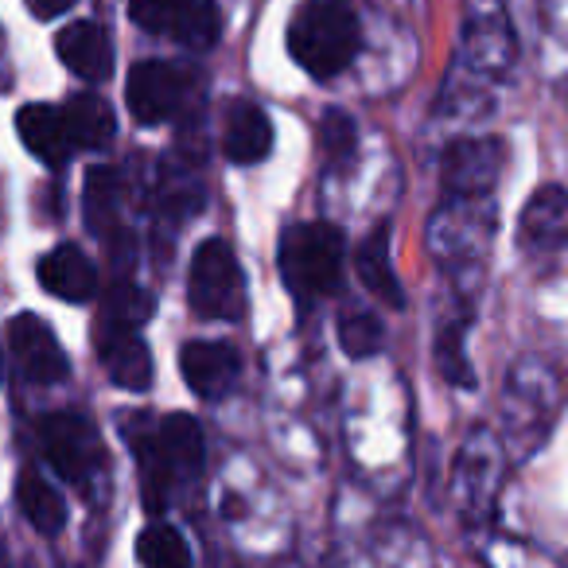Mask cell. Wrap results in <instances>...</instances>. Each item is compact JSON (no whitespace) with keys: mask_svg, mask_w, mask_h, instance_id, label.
I'll list each match as a JSON object with an SVG mask.
<instances>
[{"mask_svg":"<svg viewBox=\"0 0 568 568\" xmlns=\"http://www.w3.org/2000/svg\"><path fill=\"white\" fill-rule=\"evenodd\" d=\"M136 459L144 479V506L152 514L168 510L172 495L203 467V428L187 413L164 420H136L133 425Z\"/></svg>","mask_w":568,"mask_h":568,"instance_id":"cell-1","label":"cell"},{"mask_svg":"<svg viewBox=\"0 0 568 568\" xmlns=\"http://www.w3.org/2000/svg\"><path fill=\"white\" fill-rule=\"evenodd\" d=\"M288 51L316 79H335L358 55V20L347 0H304L288 24Z\"/></svg>","mask_w":568,"mask_h":568,"instance_id":"cell-2","label":"cell"},{"mask_svg":"<svg viewBox=\"0 0 568 568\" xmlns=\"http://www.w3.org/2000/svg\"><path fill=\"white\" fill-rule=\"evenodd\" d=\"M281 281L301 304L332 296L343 281V261H347V237L332 222H301L284 230L281 250Z\"/></svg>","mask_w":568,"mask_h":568,"instance_id":"cell-3","label":"cell"},{"mask_svg":"<svg viewBox=\"0 0 568 568\" xmlns=\"http://www.w3.org/2000/svg\"><path fill=\"white\" fill-rule=\"evenodd\" d=\"M187 304L203 320H242L245 316V281L234 250L222 237H211L195 250L187 273Z\"/></svg>","mask_w":568,"mask_h":568,"instance_id":"cell-4","label":"cell"},{"mask_svg":"<svg viewBox=\"0 0 568 568\" xmlns=\"http://www.w3.org/2000/svg\"><path fill=\"white\" fill-rule=\"evenodd\" d=\"M129 17L149 36H164L191 51L214 48L222 32L214 0H129Z\"/></svg>","mask_w":568,"mask_h":568,"instance_id":"cell-5","label":"cell"},{"mask_svg":"<svg viewBox=\"0 0 568 568\" xmlns=\"http://www.w3.org/2000/svg\"><path fill=\"white\" fill-rule=\"evenodd\" d=\"M43 452L67 483H87L102 459V436L82 413H51L40 425Z\"/></svg>","mask_w":568,"mask_h":568,"instance_id":"cell-6","label":"cell"},{"mask_svg":"<svg viewBox=\"0 0 568 568\" xmlns=\"http://www.w3.org/2000/svg\"><path fill=\"white\" fill-rule=\"evenodd\" d=\"M183 98H187V74L180 67L149 59V63H136L129 71L125 102L129 113L141 125H164V121H172L183 110Z\"/></svg>","mask_w":568,"mask_h":568,"instance_id":"cell-7","label":"cell"},{"mask_svg":"<svg viewBox=\"0 0 568 568\" xmlns=\"http://www.w3.org/2000/svg\"><path fill=\"white\" fill-rule=\"evenodd\" d=\"M9 347L20 374L36 386H55L71 374V363H67L55 332L48 327V320L32 316V312H20L9 324Z\"/></svg>","mask_w":568,"mask_h":568,"instance_id":"cell-8","label":"cell"},{"mask_svg":"<svg viewBox=\"0 0 568 568\" xmlns=\"http://www.w3.org/2000/svg\"><path fill=\"white\" fill-rule=\"evenodd\" d=\"M503 141L487 136V141H456L444 152L440 164V187L444 195H483L495 187L498 172H503Z\"/></svg>","mask_w":568,"mask_h":568,"instance_id":"cell-9","label":"cell"},{"mask_svg":"<svg viewBox=\"0 0 568 568\" xmlns=\"http://www.w3.org/2000/svg\"><path fill=\"white\" fill-rule=\"evenodd\" d=\"M180 374L191 386V394L203 402H222L242 378V358L230 343L195 339L180 351Z\"/></svg>","mask_w":568,"mask_h":568,"instance_id":"cell-10","label":"cell"},{"mask_svg":"<svg viewBox=\"0 0 568 568\" xmlns=\"http://www.w3.org/2000/svg\"><path fill=\"white\" fill-rule=\"evenodd\" d=\"M55 51L67 63V71L82 82H105L113 74V40L94 20H74L55 36Z\"/></svg>","mask_w":568,"mask_h":568,"instance_id":"cell-11","label":"cell"},{"mask_svg":"<svg viewBox=\"0 0 568 568\" xmlns=\"http://www.w3.org/2000/svg\"><path fill=\"white\" fill-rule=\"evenodd\" d=\"M36 276H40L43 293L67 304H87L98 293V273L90 265V257L79 245H67V242L43 253Z\"/></svg>","mask_w":568,"mask_h":568,"instance_id":"cell-12","label":"cell"},{"mask_svg":"<svg viewBox=\"0 0 568 568\" xmlns=\"http://www.w3.org/2000/svg\"><path fill=\"white\" fill-rule=\"evenodd\" d=\"M17 133H20V141H24V149L51 168H63L74 152L63 110H55V105H43V102L24 105V110L17 113Z\"/></svg>","mask_w":568,"mask_h":568,"instance_id":"cell-13","label":"cell"},{"mask_svg":"<svg viewBox=\"0 0 568 568\" xmlns=\"http://www.w3.org/2000/svg\"><path fill=\"white\" fill-rule=\"evenodd\" d=\"M222 152L234 164H261L273 152V125L253 102H234L222 121Z\"/></svg>","mask_w":568,"mask_h":568,"instance_id":"cell-14","label":"cell"},{"mask_svg":"<svg viewBox=\"0 0 568 568\" xmlns=\"http://www.w3.org/2000/svg\"><path fill=\"white\" fill-rule=\"evenodd\" d=\"M102 366L118 389H149L152 386V355L136 332H98Z\"/></svg>","mask_w":568,"mask_h":568,"instance_id":"cell-15","label":"cell"},{"mask_svg":"<svg viewBox=\"0 0 568 568\" xmlns=\"http://www.w3.org/2000/svg\"><path fill=\"white\" fill-rule=\"evenodd\" d=\"M355 273L366 284V293H374L389 308H405L402 281H397L394 265H389V226H374L363 242L355 245Z\"/></svg>","mask_w":568,"mask_h":568,"instance_id":"cell-16","label":"cell"},{"mask_svg":"<svg viewBox=\"0 0 568 568\" xmlns=\"http://www.w3.org/2000/svg\"><path fill=\"white\" fill-rule=\"evenodd\" d=\"M568 199L560 187H552V183H545L541 191H534L526 203V211H521V242L526 245H537V250H552V245L565 242L568 234Z\"/></svg>","mask_w":568,"mask_h":568,"instance_id":"cell-17","label":"cell"},{"mask_svg":"<svg viewBox=\"0 0 568 568\" xmlns=\"http://www.w3.org/2000/svg\"><path fill=\"white\" fill-rule=\"evenodd\" d=\"M17 498H20V510H24L28 526H32L36 534L55 537L59 529L67 526V506H63V498H59V490L51 487L40 471H32V467L20 471Z\"/></svg>","mask_w":568,"mask_h":568,"instance_id":"cell-18","label":"cell"},{"mask_svg":"<svg viewBox=\"0 0 568 568\" xmlns=\"http://www.w3.org/2000/svg\"><path fill=\"white\" fill-rule=\"evenodd\" d=\"M63 121L74 149H105L113 141V129H118L113 110L98 94H74L63 105Z\"/></svg>","mask_w":568,"mask_h":568,"instance_id":"cell-19","label":"cell"},{"mask_svg":"<svg viewBox=\"0 0 568 568\" xmlns=\"http://www.w3.org/2000/svg\"><path fill=\"white\" fill-rule=\"evenodd\" d=\"M121 206V175L113 168H94L87 175V191H82V211H87V226L94 234H110L113 219Z\"/></svg>","mask_w":568,"mask_h":568,"instance_id":"cell-20","label":"cell"},{"mask_svg":"<svg viewBox=\"0 0 568 568\" xmlns=\"http://www.w3.org/2000/svg\"><path fill=\"white\" fill-rule=\"evenodd\" d=\"M136 557H141L144 568H191L187 541L164 521H156L136 537Z\"/></svg>","mask_w":568,"mask_h":568,"instance_id":"cell-21","label":"cell"},{"mask_svg":"<svg viewBox=\"0 0 568 568\" xmlns=\"http://www.w3.org/2000/svg\"><path fill=\"white\" fill-rule=\"evenodd\" d=\"M436 366H440V374L452 386H459V389L475 386V371L464 355V332H459V327H444V332L436 335Z\"/></svg>","mask_w":568,"mask_h":568,"instance_id":"cell-22","label":"cell"},{"mask_svg":"<svg viewBox=\"0 0 568 568\" xmlns=\"http://www.w3.org/2000/svg\"><path fill=\"white\" fill-rule=\"evenodd\" d=\"M149 312H152V296L141 293V288H129V284H121L118 293L110 296V304H105L102 332H133V327L141 324Z\"/></svg>","mask_w":568,"mask_h":568,"instance_id":"cell-23","label":"cell"},{"mask_svg":"<svg viewBox=\"0 0 568 568\" xmlns=\"http://www.w3.org/2000/svg\"><path fill=\"white\" fill-rule=\"evenodd\" d=\"M320 152L327 164H347L355 152V121L343 110H327L320 118Z\"/></svg>","mask_w":568,"mask_h":568,"instance_id":"cell-24","label":"cell"},{"mask_svg":"<svg viewBox=\"0 0 568 568\" xmlns=\"http://www.w3.org/2000/svg\"><path fill=\"white\" fill-rule=\"evenodd\" d=\"M339 343L351 358H371L382 347V324L374 316H343Z\"/></svg>","mask_w":568,"mask_h":568,"instance_id":"cell-25","label":"cell"},{"mask_svg":"<svg viewBox=\"0 0 568 568\" xmlns=\"http://www.w3.org/2000/svg\"><path fill=\"white\" fill-rule=\"evenodd\" d=\"M74 0H28V9L36 12L40 20H55V17H63L67 9H71Z\"/></svg>","mask_w":568,"mask_h":568,"instance_id":"cell-26","label":"cell"},{"mask_svg":"<svg viewBox=\"0 0 568 568\" xmlns=\"http://www.w3.org/2000/svg\"><path fill=\"white\" fill-rule=\"evenodd\" d=\"M0 371H4V363H0Z\"/></svg>","mask_w":568,"mask_h":568,"instance_id":"cell-27","label":"cell"}]
</instances>
